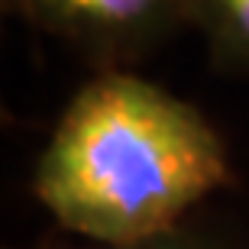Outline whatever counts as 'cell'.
Wrapping results in <instances>:
<instances>
[{
  "label": "cell",
  "instance_id": "obj_2",
  "mask_svg": "<svg viewBox=\"0 0 249 249\" xmlns=\"http://www.w3.org/2000/svg\"><path fill=\"white\" fill-rule=\"evenodd\" d=\"M13 17L78 49L104 68L146 58L191 26L188 0H19Z\"/></svg>",
  "mask_w": 249,
  "mask_h": 249
},
{
  "label": "cell",
  "instance_id": "obj_5",
  "mask_svg": "<svg viewBox=\"0 0 249 249\" xmlns=\"http://www.w3.org/2000/svg\"><path fill=\"white\" fill-rule=\"evenodd\" d=\"M17 3H19V0H3V7H7V13H17Z\"/></svg>",
  "mask_w": 249,
  "mask_h": 249
},
{
  "label": "cell",
  "instance_id": "obj_4",
  "mask_svg": "<svg viewBox=\"0 0 249 249\" xmlns=\"http://www.w3.org/2000/svg\"><path fill=\"white\" fill-rule=\"evenodd\" d=\"M39 249H52V246H39ZM81 249H220V246L204 240L201 233H194L191 227H181V230L168 233V236H159V240H149V243H136V246H91L88 243Z\"/></svg>",
  "mask_w": 249,
  "mask_h": 249
},
{
  "label": "cell",
  "instance_id": "obj_1",
  "mask_svg": "<svg viewBox=\"0 0 249 249\" xmlns=\"http://www.w3.org/2000/svg\"><path fill=\"white\" fill-rule=\"evenodd\" d=\"M230 172L223 136L191 101L129 68H101L58 113L33 194L91 246H136L181 230Z\"/></svg>",
  "mask_w": 249,
  "mask_h": 249
},
{
  "label": "cell",
  "instance_id": "obj_3",
  "mask_svg": "<svg viewBox=\"0 0 249 249\" xmlns=\"http://www.w3.org/2000/svg\"><path fill=\"white\" fill-rule=\"evenodd\" d=\"M213 68L249 78V0H188Z\"/></svg>",
  "mask_w": 249,
  "mask_h": 249
}]
</instances>
